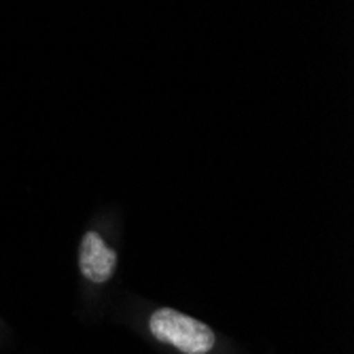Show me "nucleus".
I'll return each mask as SVG.
<instances>
[{
  "label": "nucleus",
  "mask_w": 354,
  "mask_h": 354,
  "mask_svg": "<svg viewBox=\"0 0 354 354\" xmlns=\"http://www.w3.org/2000/svg\"><path fill=\"white\" fill-rule=\"evenodd\" d=\"M151 333L164 344L185 352V354H206L214 348V331L172 308H159L149 320Z\"/></svg>",
  "instance_id": "1"
},
{
  "label": "nucleus",
  "mask_w": 354,
  "mask_h": 354,
  "mask_svg": "<svg viewBox=\"0 0 354 354\" xmlns=\"http://www.w3.org/2000/svg\"><path fill=\"white\" fill-rule=\"evenodd\" d=\"M79 268L87 280L98 284L106 282L117 268V252L100 238V234L87 232L79 248Z\"/></svg>",
  "instance_id": "2"
}]
</instances>
